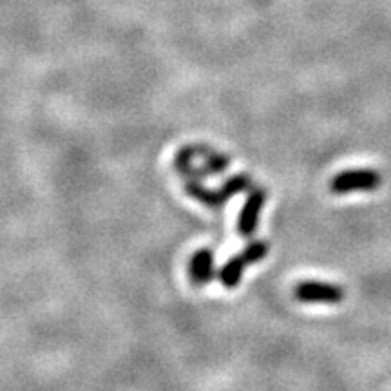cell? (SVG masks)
<instances>
[{
  "label": "cell",
  "mask_w": 391,
  "mask_h": 391,
  "mask_svg": "<svg viewBox=\"0 0 391 391\" xmlns=\"http://www.w3.org/2000/svg\"><path fill=\"white\" fill-rule=\"evenodd\" d=\"M250 188H252V179L248 174H235V176L226 179L217 191L207 188L200 179H188L185 183V192L209 209H221L231 198L241 194V192L250 191Z\"/></svg>",
  "instance_id": "cell-1"
},
{
  "label": "cell",
  "mask_w": 391,
  "mask_h": 391,
  "mask_svg": "<svg viewBox=\"0 0 391 391\" xmlns=\"http://www.w3.org/2000/svg\"><path fill=\"white\" fill-rule=\"evenodd\" d=\"M268 243L263 241V239H257V241L248 243L243 252L231 257V259L226 261L225 265L221 266V270H219L217 277H219L223 287L228 288V290L238 287L239 282H241V277H243L245 268H248L250 265H256V263L265 259V257L268 256Z\"/></svg>",
  "instance_id": "cell-2"
},
{
  "label": "cell",
  "mask_w": 391,
  "mask_h": 391,
  "mask_svg": "<svg viewBox=\"0 0 391 391\" xmlns=\"http://www.w3.org/2000/svg\"><path fill=\"white\" fill-rule=\"evenodd\" d=\"M383 183L380 172L373 169H350L341 170L330 179V191L334 194H350V192L377 191Z\"/></svg>",
  "instance_id": "cell-3"
},
{
  "label": "cell",
  "mask_w": 391,
  "mask_h": 391,
  "mask_svg": "<svg viewBox=\"0 0 391 391\" xmlns=\"http://www.w3.org/2000/svg\"><path fill=\"white\" fill-rule=\"evenodd\" d=\"M294 297L301 303L337 304L344 299V288L334 282L301 281L294 288Z\"/></svg>",
  "instance_id": "cell-4"
},
{
  "label": "cell",
  "mask_w": 391,
  "mask_h": 391,
  "mask_svg": "<svg viewBox=\"0 0 391 391\" xmlns=\"http://www.w3.org/2000/svg\"><path fill=\"white\" fill-rule=\"evenodd\" d=\"M265 203H266L265 188L252 187L250 191H248L247 200H245L243 209H241V212H239V219H238V232L241 238H252L254 232L257 231L261 210H263Z\"/></svg>",
  "instance_id": "cell-5"
},
{
  "label": "cell",
  "mask_w": 391,
  "mask_h": 391,
  "mask_svg": "<svg viewBox=\"0 0 391 391\" xmlns=\"http://www.w3.org/2000/svg\"><path fill=\"white\" fill-rule=\"evenodd\" d=\"M203 165L201 167H185L181 172H178L179 176L183 178H188V179H205V178H210V176H217V174H223L228 165H231V158L226 156V154H221V152H216V151H210L207 156L203 158Z\"/></svg>",
  "instance_id": "cell-6"
},
{
  "label": "cell",
  "mask_w": 391,
  "mask_h": 391,
  "mask_svg": "<svg viewBox=\"0 0 391 391\" xmlns=\"http://www.w3.org/2000/svg\"><path fill=\"white\" fill-rule=\"evenodd\" d=\"M188 275H191V281L194 282L196 287L209 284V282L216 277V272H214L212 250H209V248H203V250H198V252L192 256Z\"/></svg>",
  "instance_id": "cell-7"
},
{
  "label": "cell",
  "mask_w": 391,
  "mask_h": 391,
  "mask_svg": "<svg viewBox=\"0 0 391 391\" xmlns=\"http://www.w3.org/2000/svg\"><path fill=\"white\" fill-rule=\"evenodd\" d=\"M210 151H212V149L205 144L185 145V147L179 149L178 154H176V158H174V167H176L178 172H181L185 167L192 165V161H194L196 158H205Z\"/></svg>",
  "instance_id": "cell-8"
}]
</instances>
